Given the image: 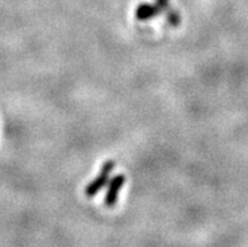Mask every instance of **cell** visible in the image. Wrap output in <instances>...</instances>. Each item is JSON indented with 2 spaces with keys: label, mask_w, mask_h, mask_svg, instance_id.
I'll return each mask as SVG.
<instances>
[{
  "label": "cell",
  "mask_w": 248,
  "mask_h": 247,
  "mask_svg": "<svg viewBox=\"0 0 248 247\" xmlns=\"http://www.w3.org/2000/svg\"><path fill=\"white\" fill-rule=\"evenodd\" d=\"M167 19L168 22L170 23V25H173V27H178L180 24V22H182V16H180L179 13L176 12V10L171 9V8L167 12Z\"/></svg>",
  "instance_id": "277c9868"
},
{
  "label": "cell",
  "mask_w": 248,
  "mask_h": 247,
  "mask_svg": "<svg viewBox=\"0 0 248 247\" xmlns=\"http://www.w3.org/2000/svg\"><path fill=\"white\" fill-rule=\"evenodd\" d=\"M115 166H116V164H115L113 160H107V162H105L102 168H101L100 173L97 174V177H96L91 183H88V184L86 185L85 188L86 197L93 198L98 192L102 191V189L108 184L110 177L111 174H112Z\"/></svg>",
  "instance_id": "6da1fadb"
},
{
  "label": "cell",
  "mask_w": 248,
  "mask_h": 247,
  "mask_svg": "<svg viewBox=\"0 0 248 247\" xmlns=\"http://www.w3.org/2000/svg\"><path fill=\"white\" fill-rule=\"evenodd\" d=\"M155 4H156V5L160 8L161 12L163 13H167L168 10L171 8V6H170L169 0H155Z\"/></svg>",
  "instance_id": "5b68a950"
},
{
  "label": "cell",
  "mask_w": 248,
  "mask_h": 247,
  "mask_svg": "<svg viewBox=\"0 0 248 247\" xmlns=\"http://www.w3.org/2000/svg\"><path fill=\"white\" fill-rule=\"evenodd\" d=\"M160 14H163L161 9L156 4L150 3H141L136 6L135 9V18L140 22H146V20H151V19L156 18Z\"/></svg>",
  "instance_id": "3957f363"
},
{
  "label": "cell",
  "mask_w": 248,
  "mask_h": 247,
  "mask_svg": "<svg viewBox=\"0 0 248 247\" xmlns=\"http://www.w3.org/2000/svg\"><path fill=\"white\" fill-rule=\"evenodd\" d=\"M125 174H117L110 179L108 184H107V192L105 196V204L108 208H112L117 203L119 199V194L125 184Z\"/></svg>",
  "instance_id": "7a4b0ae2"
}]
</instances>
